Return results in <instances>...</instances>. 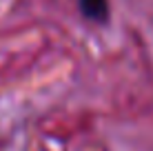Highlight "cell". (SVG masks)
<instances>
[{
	"label": "cell",
	"mask_w": 153,
	"mask_h": 151,
	"mask_svg": "<svg viewBox=\"0 0 153 151\" xmlns=\"http://www.w3.org/2000/svg\"><path fill=\"white\" fill-rule=\"evenodd\" d=\"M80 11L91 22H107L109 20V0H78Z\"/></svg>",
	"instance_id": "1"
}]
</instances>
